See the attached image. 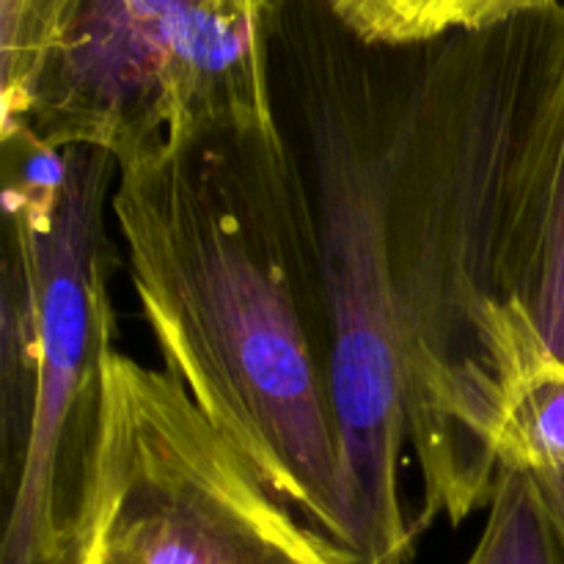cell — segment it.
Here are the masks:
<instances>
[{"label":"cell","mask_w":564,"mask_h":564,"mask_svg":"<svg viewBox=\"0 0 564 564\" xmlns=\"http://www.w3.org/2000/svg\"><path fill=\"white\" fill-rule=\"evenodd\" d=\"M110 213L165 372L286 507L356 556L317 226L281 119L121 165Z\"/></svg>","instance_id":"cell-1"},{"label":"cell","mask_w":564,"mask_h":564,"mask_svg":"<svg viewBox=\"0 0 564 564\" xmlns=\"http://www.w3.org/2000/svg\"><path fill=\"white\" fill-rule=\"evenodd\" d=\"M562 31V3L507 14L413 53L389 198V270L400 328L419 527L490 505L518 386L554 358L501 275L507 180Z\"/></svg>","instance_id":"cell-2"},{"label":"cell","mask_w":564,"mask_h":564,"mask_svg":"<svg viewBox=\"0 0 564 564\" xmlns=\"http://www.w3.org/2000/svg\"><path fill=\"white\" fill-rule=\"evenodd\" d=\"M295 152L317 226L334 325V400L361 564H408L416 527L402 501L408 444L400 328L389 270V198L413 50L352 36L330 3H281Z\"/></svg>","instance_id":"cell-3"},{"label":"cell","mask_w":564,"mask_h":564,"mask_svg":"<svg viewBox=\"0 0 564 564\" xmlns=\"http://www.w3.org/2000/svg\"><path fill=\"white\" fill-rule=\"evenodd\" d=\"M273 0H0L3 127L116 169L279 119Z\"/></svg>","instance_id":"cell-4"},{"label":"cell","mask_w":564,"mask_h":564,"mask_svg":"<svg viewBox=\"0 0 564 564\" xmlns=\"http://www.w3.org/2000/svg\"><path fill=\"white\" fill-rule=\"evenodd\" d=\"M69 564H361L314 532L169 372L110 347Z\"/></svg>","instance_id":"cell-5"},{"label":"cell","mask_w":564,"mask_h":564,"mask_svg":"<svg viewBox=\"0 0 564 564\" xmlns=\"http://www.w3.org/2000/svg\"><path fill=\"white\" fill-rule=\"evenodd\" d=\"M3 138L6 242L31 292L36 402L0 564H69L105 352L113 347L105 209L116 160L53 149L20 124Z\"/></svg>","instance_id":"cell-6"},{"label":"cell","mask_w":564,"mask_h":564,"mask_svg":"<svg viewBox=\"0 0 564 564\" xmlns=\"http://www.w3.org/2000/svg\"><path fill=\"white\" fill-rule=\"evenodd\" d=\"M501 275L512 306L564 367V3L554 58L507 180Z\"/></svg>","instance_id":"cell-7"},{"label":"cell","mask_w":564,"mask_h":564,"mask_svg":"<svg viewBox=\"0 0 564 564\" xmlns=\"http://www.w3.org/2000/svg\"><path fill=\"white\" fill-rule=\"evenodd\" d=\"M0 378H3V479L9 496L20 479L36 402L33 314L25 270L9 242H3V303H0Z\"/></svg>","instance_id":"cell-8"},{"label":"cell","mask_w":564,"mask_h":564,"mask_svg":"<svg viewBox=\"0 0 564 564\" xmlns=\"http://www.w3.org/2000/svg\"><path fill=\"white\" fill-rule=\"evenodd\" d=\"M516 0H345L330 3L341 25L367 44L427 47L457 31L507 14Z\"/></svg>","instance_id":"cell-9"},{"label":"cell","mask_w":564,"mask_h":564,"mask_svg":"<svg viewBox=\"0 0 564 564\" xmlns=\"http://www.w3.org/2000/svg\"><path fill=\"white\" fill-rule=\"evenodd\" d=\"M466 564H564L562 540L532 474L499 468L488 523Z\"/></svg>","instance_id":"cell-10"},{"label":"cell","mask_w":564,"mask_h":564,"mask_svg":"<svg viewBox=\"0 0 564 564\" xmlns=\"http://www.w3.org/2000/svg\"><path fill=\"white\" fill-rule=\"evenodd\" d=\"M499 468L564 471V367L551 361L518 386L501 430Z\"/></svg>","instance_id":"cell-11"},{"label":"cell","mask_w":564,"mask_h":564,"mask_svg":"<svg viewBox=\"0 0 564 564\" xmlns=\"http://www.w3.org/2000/svg\"><path fill=\"white\" fill-rule=\"evenodd\" d=\"M540 485V494H543L545 507H549V516L554 521L556 534L562 540L564 549V471H549V474H532Z\"/></svg>","instance_id":"cell-12"}]
</instances>
